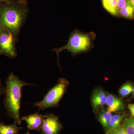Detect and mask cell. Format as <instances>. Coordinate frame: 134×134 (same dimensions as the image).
I'll return each instance as SVG.
<instances>
[{"instance_id": "obj_1", "label": "cell", "mask_w": 134, "mask_h": 134, "mask_svg": "<svg viewBox=\"0 0 134 134\" xmlns=\"http://www.w3.org/2000/svg\"><path fill=\"white\" fill-rule=\"evenodd\" d=\"M29 12L26 0L0 3V29L10 32L17 42Z\"/></svg>"}, {"instance_id": "obj_2", "label": "cell", "mask_w": 134, "mask_h": 134, "mask_svg": "<svg viewBox=\"0 0 134 134\" xmlns=\"http://www.w3.org/2000/svg\"><path fill=\"white\" fill-rule=\"evenodd\" d=\"M4 106L9 117L14 119L18 125L21 124L20 110L22 90L26 85H32L21 81L12 73H10L6 82Z\"/></svg>"}, {"instance_id": "obj_3", "label": "cell", "mask_w": 134, "mask_h": 134, "mask_svg": "<svg viewBox=\"0 0 134 134\" xmlns=\"http://www.w3.org/2000/svg\"><path fill=\"white\" fill-rule=\"evenodd\" d=\"M96 37V34L93 32L84 33L78 30L72 32L66 45L60 48H53L52 50L56 53L60 68H61L59 55L61 52L67 50L71 53L72 55L86 52L93 48V41Z\"/></svg>"}, {"instance_id": "obj_4", "label": "cell", "mask_w": 134, "mask_h": 134, "mask_svg": "<svg viewBox=\"0 0 134 134\" xmlns=\"http://www.w3.org/2000/svg\"><path fill=\"white\" fill-rule=\"evenodd\" d=\"M69 85L68 80L65 78L59 79L58 83L48 91L41 101L34 104L39 110H44L47 108L56 107L63 97Z\"/></svg>"}, {"instance_id": "obj_5", "label": "cell", "mask_w": 134, "mask_h": 134, "mask_svg": "<svg viewBox=\"0 0 134 134\" xmlns=\"http://www.w3.org/2000/svg\"><path fill=\"white\" fill-rule=\"evenodd\" d=\"M17 41L12 33L6 29H0V55L12 59L17 55Z\"/></svg>"}, {"instance_id": "obj_6", "label": "cell", "mask_w": 134, "mask_h": 134, "mask_svg": "<svg viewBox=\"0 0 134 134\" xmlns=\"http://www.w3.org/2000/svg\"><path fill=\"white\" fill-rule=\"evenodd\" d=\"M44 115L40 134H58L62 125L58 117L51 113Z\"/></svg>"}, {"instance_id": "obj_7", "label": "cell", "mask_w": 134, "mask_h": 134, "mask_svg": "<svg viewBox=\"0 0 134 134\" xmlns=\"http://www.w3.org/2000/svg\"><path fill=\"white\" fill-rule=\"evenodd\" d=\"M44 117V115L38 112L23 117L22 120L26 122L29 130L40 132Z\"/></svg>"}, {"instance_id": "obj_8", "label": "cell", "mask_w": 134, "mask_h": 134, "mask_svg": "<svg viewBox=\"0 0 134 134\" xmlns=\"http://www.w3.org/2000/svg\"><path fill=\"white\" fill-rule=\"evenodd\" d=\"M108 111L110 112H115L125 110V105L122 99L112 94L107 96L106 104Z\"/></svg>"}, {"instance_id": "obj_9", "label": "cell", "mask_w": 134, "mask_h": 134, "mask_svg": "<svg viewBox=\"0 0 134 134\" xmlns=\"http://www.w3.org/2000/svg\"><path fill=\"white\" fill-rule=\"evenodd\" d=\"M107 97L106 93L103 90H97L95 91L92 98L93 108L96 110L106 104Z\"/></svg>"}, {"instance_id": "obj_10", "label": "cell", "mask_w": 134, "mask_h": 134, "mask_svg": "<svg viewBox=\"0 0 134 134\" xmlns=\"http://www.w3.org/2000/svg\"><path fill=\"white\" fill-rule=\"evenodd\" d=\"M104 8L114 16L119 17L117 0H102Z\"/></svg>"}, {"instance_id": "obj_11", "label": "cell", "mask_w": 134, "mask_h": 134, "mask_svg": "<svg viewBox=\"0 0 134 134\" xmlns=\"http://www.w3.org/2000/svg\"><path fill=\"white\" fill-rule=\"evenodd\" d=\"M125 114H115L112 116L109 125L106 131V134H108L112 130L115 129L120 125L122 120L124 119Z\"/></svg>"}, {"instance_id": "obj_12", "label": "cell", "mask_w": 134, "mask_h": 134, "mask_svg": "<svg viewBox=\"0 0 134 134\" xmlns=\"http://www.w3.org/2000/svg\"><path fill=\"white\" fill-rule=\"evenodd\" d=\"M119 16L126 19H132L134 18V8L129 0H128L125 7L119 10Z\"/></svg>"}, {"instance_id": "obj_13", "label": "cell", "mask_w": 134, "mask_h": 134, "mask_svg": "<svg viewBox=\"0 0 134 134\" xmlns=\"http://www.w3.org/2000/svg\"><path fill=\"white\" fill-rule=\"evenodd\" d=\"M15 122L10 125L0 123V134H17L22 127H18Z\"/></svg>"}, {"instance_id": "obj_14", "label": "cell", "mask_w": 134, "mask_h": 134, "mask_svg": "<svg viewBox=\"0 0 134 134\" xmlns=\"http://www.w3.org/2000/svg\"><path fill=\"white\" fill-rule=\"evenodd\" d=\"M127 134H134V118H124L121 125Z\"/></svg>"}, {"instance_id": "obj_15", "label": "cell", "mask_w": 134, "mask_h": 134, "mask_svg": "<svg viewBox=\"0 0 134 134\" xmlns=\"http://www.w3.org/2000/svg\"><path fill=\"white\" fill-rule=\"evenodd\" d=\"M133 84L132 82L127 81L123 84L119 90V93L122 97H125L132 93Z\"/></svg>"}, {"instance_id": "obj_16", "label": "cell", "mask_w": 134, "mask_h": 134, "mask_svg": "<svg viewBox=\"0 0 134 134\" xmlns=\"http://www.w3.org/2000/svg\"><path fill=\"white\" fill-rule=\"evenodd\" d=\"M112 115L109 111L104 112L100 114L99 117V120L104 127L107 129Z\"/></svg>"}, {"instance_id": "obj_17", "label": "cell", "mask_w": 134, "mask_h": 134, "mask_svg": "<svg viewBox=\"0 0 134 134\" xmlns=\"http://www.w3.org/2000/svg\"><path fill=\"white\" fill-rule=\"evenodd\" d=\"M108 134H127L121 125L112 130Z\"/></svg>"}, {"instance_id": "obj_18", "label": "cell", "mask_w": 134, "mask_h": 134, "mask_svg": "<svg viewBox=\"0 0 134 134\" xmlns=\"http://www.w3.org/2000/svg\"><path fill=\"white\" fill-rule=\"evenodd\" d=\"M128 0H117L119 9L125 7L127 5Z\"/></svg>"}, {"instance_id": "obj_19", "label": "cell", "mask_w": 134, "mask_h": 134, "mask_svg": "<svg viewBox=\"0 0 134 134\" xmlns=\"http://www.w3.org/2000/svg\"><path fill=\"white\" fill-rule=\"evenodd\" d=\"M5 87L3 85L1 80L0 78V96L4 95L5 93Z\"/></svg>"}, {"instance_id": "obj_20", "label": "cell", "mask_w": 134, "mask_h": 134, "mask_svg": "<svg viewBox=\"0 0 134 134\" xmlns=\"http://www.w3.org/2000/svg\"><path fill=\"white\" fill-rule=\"evenodd\" d=\"M128 108L129 109L132 117L134 118V104H130L128 106Z\"/></svg>"}, {"instance_id": "obj_21", "label": "cell", "mask_w": 134, "mask_h": 134, "mask_svg": "<svg viewBox=\"0 0 134 134\" xmlns=\"http://www.w3.org/2000/svg\"><path fill=\"white\" fill-rule=\"evenodd\" d=\"M12 0H0V3H1L7 2L10 1Z\"/></svg>"}, {"instance_id": "obj_22", "label": "cell", "mask_w": 134, "mask_h": 134, "mask_svg": "<svg viewBox=\"0 0 134 134\" xmlns=\"http://www.w3.org/2000/svg\"><path fill=\"white\" fill-rule=\"evenodd\" d=\"M129 1L134 8V0H129Z\"/></svg>"}, {"instance_id": "obj_23", "label": "cell", "mask_w": 134, "mask_h": 134, "mask_svg": "<svg viewBox=\"0 0 134 134\" xmlns=\"http://www.w3.org/2000/svg\"><path fill=\"white\" fill-rule=\"evenodd\" d=\"M132 95H134V86L133 87V89H132Z\"/></svg>"}, {"instance_id": "obj_24", "label": "cell", "mask_w": 134, "mask_h": 134, "mask_svg": "<svg viewBox=\"0 0 134 134\" xmlns=\"http://www.w3.org/2000/svg\"><path fill=\"white\" fill-rule=\"evenodd\" d=\"M24 134H30V132H29V131H28V132H27V133H25Z\"/></svg>"}, {"instance_id": "obj_25", "label": "cell", "mask_w": 134, "mask_h": 134, "mask_svg": "<svg viewBox=\"0 0 134 134\" xmlns=\"http://www.w3.org/2000/svg\"><path fill=\"white\" fill-rule=\"evenodd\" d=\"M132 97H133V98H134V95H132Z\"/></svg>"}, {"instance_id": "obj_26", "label": "cell", "mask_w": 134, "mask_h": 134, "mask_svg": "<svg viewBox=\"0 0 134 134\" xmlns=\"http://www.w3.org/2000/svg\"></svg>"}]
</instances>
